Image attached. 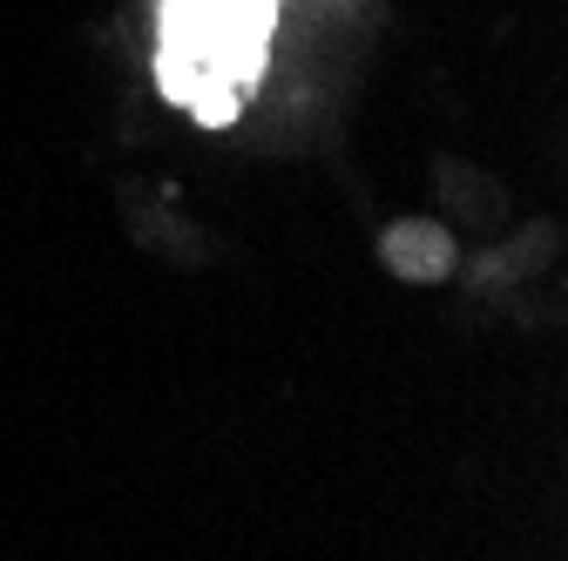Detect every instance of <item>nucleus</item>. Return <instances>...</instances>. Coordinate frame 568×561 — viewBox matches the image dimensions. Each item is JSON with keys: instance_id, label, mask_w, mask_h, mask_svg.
Returning a JSON list of instances; mask_svg holds the SVG:
<instances>
[{"instance_id": "obj_2", "label": "nucleus", "mask_w": 568, "mask_h": 561, "mask_svg": "<svg viewBox=\"0 0 568 561\" xmlns=\"http://www.w3.org/2000/svg\"><path fill=\"white\" fill-rule=\"evenodd\" d=\"M386 264H393L399 277H419V285H434V277L454 264V244H447L440 224H399V231L386 237Z\"/></svg>"}, {"instance_id": "obj_1", "label": "nucleus", "mask_w": 568, "mask_h": 561, "mask_svg": "<svg viewBox=\"0 0 568 561\" xmlns=\"http://www.w3.org/2000/svg\"><path fill=\"white\" fill-rule=\"evenodd\" d=\"M271 0H170L163 8V89L196 122H231L264 68Z\"/></svg>"}]
</instances>
